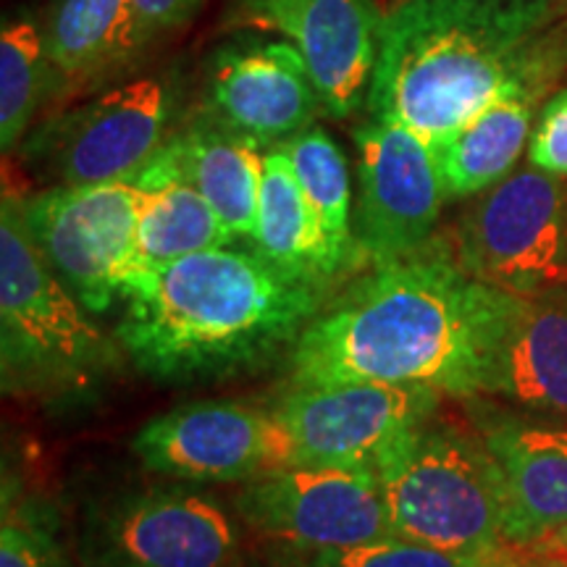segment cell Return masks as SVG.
<instances>
[{
    "label": "cell",
    "instance_id": "6da1fadb",
    "mask_svg": "<svg viewBox=\"0 0 567 567\" xmlns=\"http://www.w3.org/2000/svg\"><path fill=\"white\" fill-rule=\"evenodd\" d=\"M517 300L429 247L375 266L295 339L292 389L371 381L484 394Z\"/></svg>",
    "mask_w": 567,
    "mask_h": 567
},
{
    "label": "cell",
    "instance_id": "7a4b0ae2",
    "mask_svg": "<svg viewBox=\"0 0 567 567\" xmlns=\"http://www.w3.org/2000/svg\"><path fill=\"white\" fill-rule=\"evenodd\" d=\"M567 71V0H392L368 111L431 147L488 103L542 101Z\"/></svg>",
    "mask_w": 567,
    "mask_h": 567
},
{
    "label": "cell",
    "instance_id": "3957f363",
    "mask_svg": "<svg viewBox=\"0 0 567 567\" xmlns=\"http://www.w3.org/2000/svg\"><path fill=\"white\" fill-rule=\"evenodd\" d=\"M326 281L284 274L260 252L213 247L137 268L122 289L118 344L142 373L193 381L260 365L295 342Z\"/></svg>",
    "mask_w": 567,
    "mask_h": 567
},
{
    "label": "cell",
    "instance_id": "277c9868",
    "mask_svg": "<svg viewBox=\"0 0 567 567\" xmlns=\"http://www.w3.org/2000/svg\"><path fill=\"white\" fill-rule=\"evenodd\" d=\"M48 264L27 224L24 200L0 208V360L13 392H76L116 363V347Z\"/></svg>",
    "mask_w": 567,
    "mask_h": 567
},
{
    "label": "cell",
    "instance_id": "5b68a950",
    "mask_svg": "<svg viewBox=\"0 0 567 567\" xmlns=\"http://www.w3.org/2000/svg\"><path fill=\"white\" fill-rule=\"evenodd\" d=\"M373 473L396 538L465 557H486L505 544V484L484 439L423 423Z\"/></svg>",
    "mask_w": 567,
    "mask_h": 567
},
{
    "label": "cell",
    "instance_id": "8992f818",
    "mask_svg": "<svg viewBox=\"0 0 567 567\" xmlns=\"http://www.w3.org/2000/svg\"><path fill=\"white\" fill-rule=\"evenodd\" d=\"M457 260L467 274L509 295L565 287L567 184L530 166L478 197L457 231Z\"/></svg>",
    "mask_w": 567,
    "mask_h": 567
},
{
    "label": "cell",
    "instance_id": "52a82bcc",
    "mask_svg": "<svg viewBox=\"0 0 567 567\" xmlns=\"http://www.w3.org/2000/svg\"><path fill=\"white\" fill-rule=\"evenodd\" d=\"M140 203L134 179L61 184L24 203L34 243L90 313L122 300L137 271Z\"/></svg>",
    "mask_w": 567,
    "mask_h": 567
},
{
    "label": "cell",
    "instance_id": "ba28073f",
    "mask_svg": "<svg viewBox=\"0 0 567 567\" xmlns=\"http://www.w3.org/2000/svg\"><path fill=\"white\" fill-rule=\"evenodd\" d=\"M84 567H234L237 530L218 502L182 488L118 494L82 523Z\"/></svg>",
    "mask_w": 567,
    "mask_h": 567
},
{
    "label": "cell",
    "instance_id": "9c48e42d",
    "mask_svg": "<svg viewBox=\"0 0 567 567\" xmlns=\"http://www.w3.org/2000/svg\"><path fill=\"white\" fill-rule=\"evenodd\" d=\"M234 507L260 536L321 551L394 536L373 471L292 465L245 481Z\"/></svg>",
    "mask_w": 567,
    "mask_h": 567
},
{
    "label": "cell",
    "instance_id": "30bf717a",
    "mask_svg": "<svg viewBox=\"0 0 567 567\" xmlns=\"http://www.w3.org/2000/svg\"><path fill=\"white\" fill-rule=\"evenodd\" d=\"M134 455L147 471L184 481H252L297 465V446L276 410L195 402L137 431Z\"/></svg>",
    "mask_w": 567,
    "mask_h": 567
},
{
    "label": "cell",
    "instance_id": "8fae6325",
    "mask_svg": "<svg viewBox=\"0 0 567 567\" xmlns=\"http://www.w3.org/2000/svg\"><path fill=\"white\" fill-rule=\"evenodd\" d=\"M358 145V239L375 266L413 258L429 247L446 200L436 155L408 126L373 118L354 130Z\"/></svg>",
    "mask_w": 567,
    "mask_h": 567
},
{
    "label": "cell",
    "instance_id": "7c38bea8",
    "mask_svg": "<svg viewBox=\"0 0 567 567\" xmlns=\"http://www.w3.org/2000/svg\"><path fill=\"white\" fill-rule=\"evenodd\" d=\"M439 400L442 392L431 386L352 381L292 389L274 410L295 439L297 465L375 471Z\"/></svg>",
    "mask_w": 567,
    "mask_h": 567
},
{
    "label": "cell",
    "instance_id": "4fadbf2b",
    "mask_svg": "<svg viewBox=\"0 0 567 567\" xmlns=\"http://www.w3.org/2000/svg\"><path fill=\"white\" fill-rule=\"evenodd\" d=\"M239 13L300 51L329 116L344 118L368 101L384 19L379 0H243Z\"/></svg>",
    "mask_w": 567,
    "mask_h": 567
},
{
    "label": "cell",
    "instance_id": "5bb4252c",
    "mask_svg": "<svg viewBox=\"0 0 567 567\" xmlns=\"http://www.w3.org/2000/svg\"><path fill=\"white\" fill-rule=\"evenodd\" d=\"M168 95L158 80H137L69 113L45 130L42 153L61 184L134 179L163 145Z\"/></svg>",
    "mask_w": 567,
    "mask_h": 567
},
{
    "label": "cell",
    "instance_id": "9a60e30c",
    "mask_svg": "<svg viewBox=\"0 0 567 567\" xmlns=\"http://www.w3.org/2000/svg\"><path fill=\"white\" fill-rule=\"evenodd\" d=\"M208 95L216 122L258 147H279L313 126L323 111L292 42L226 48L213 63Z\"/></svg>",
    "mask_w": 567,
    "mask_h": 567
},
{
    "label": "cell",
    "instance_id": "2e32d148",
    "mask_svg": "<svg viewBox=\"0 0 567 567\" xmlns=\"http://www.w3.org/2000/svg\"><path fill=\"white\" fill-rule=\"evenodd\" d=\"M168 176H182L193 184L231 239L252 237L264 179V155L255 142L221 124L195 126L163 142L134 182L147 184Z\"/></svg>",
    "mask_w": 567,
    "mask_h": 567
},
{
    "label": "cell",
    "instance_id": "e0dca14e",
    "mask_svg": "<svg viewBox=\"0 0 567 567\" xmlns=\"http://www.w3.org/2000/svg\"><path fill=\"white\" fill-rule=\"evenodd\" d=\"M505 484V542L567 526V425L505 421L484 431Z\"/></svg>",
    "mask_w": 567,
    "mask_h": 567
},
{
    "label": "cell",
    "instance_id": "ac0fdd59",
    "mask_svg": "<svg viewBox=\"0 0 567 567\" xmlns=\"http://www.w3.org/2000/svg\"><path fill=\"white\" fill-rule=\"evenodd\" d=\"M484 394L567 417V292L520 295Z\"/></svg>",
    "mask_w": 567,
    "mask_h": 567
},
{
    "label": "cell",
    "instance_id": "d6986e66",
    "mask_svg": "<svg viewBox=\"0 0 567 567\" xmlns=\"http://www.w3.org/2000/svg\"><path fill=\"white\" fill-rule=\"evenodd\" d=\"M250 239L255 250L284 274L326 281L347 268L279 147L264 155L258 218Z\"/></svg>",
    "mask_w": 567,
    "mask_h": 567
},
{
    "label": "cell",
    "instance_id": "ffe728a7",
    "mask_svg": "<svg viewBox=\"0 0 567 567\" xmlns=\"http://www.w3.org/2000/svg\"><path fill=\"white\" fill-rule=\"evenodd\" d=\"M534 103L507 95L488 103L467 118L457 132L436 142V155L446 197H471L486 193L513 174L523 147L530 142Z\"/></svg>",
    "mask_w": 567,
    "mask_h": 567
},
{
    "label": "cell",
    "instance_id": "44dd1931",
    "mask_svg": "<svg viewBox=\"0 0 567 567\" xmlns=\"http://www.w3.org/2000/svg\"><path fill=\"white\" fill-rule=\"evenodd\" d=\"M42 40L53 69L82 80L130 59L147 34L130 0H53Z\"/></svg>",
    "mask_w": 567,
    "mask_h": 567
},
{
    "label": "cell",
    "instance_id": "7402d4cb",
    "mask_svg": "<svg viewBox=\"0 0 567 567\" xmlns=\"http://www.w3.org/2000/svg\"><path fill=\"white\" fill-rule=\"evenodd\" d=\"M137 268H158L231 243L210 203L182 176L137 184Z\"/></svg>",
    "mask_w": 567,
    "mask_h": 567
},
{
    "label": "cell",
    "instance_id": "603a6c76",
    "mask_svg": "<svg viewBox=\"0 0 567 567\" xmlns=\"http://www.w3.org/2000/svg\"><path fill=\"white\" fill-rule=\"evenodd\" d=\"M279 151L292 163L297 182L313 203L326 237L331 239L339 258L347 266L352 264V258H363L352 234V187L342 147L323 130L308 126L292 140L281 142Z\"/></svg>",
    "mask_w": 567,
    "mask_h": 567
},
{
    "label": "cell",
    "instance_id": "cb8c5ba5",
    "mask_svg": "<svg viewBox=\"0 0 567 567\" xmlns=\"http://www.w3.org/2000/svg\"><path fill=\"white\" fill-rule=\"evenodd\" d=\"M53 63L38 24L19 19L0 32V145H19L51 82Z\"/></svg>",
    "mask_w": 567,
    "mask_h": 567
},
{
    "label": "cell",
    "instance_id": "d4e9b609",
    "mask_svg": "<svg viewBox=\"0 0 567 567\" xmlns=\"http://www.w3.org/2000/svg\"><path fill=\"white\" fill-rule=\"evenodd\" d=\"M484 557H465L442 551L408 538H379L342 549L313 551L300 567H481Z\"/></svg>",
    "mask_w": 567,
    "mask_h": 567
},
{
    "label": "cell",
    "instance_id": "484cf974",
    "mask_svg": "<svg viewBox=\"0 0 567 567\" xmlns=\"http://www.w3.org/2000/svg\"><path fill=\"white\" fill-rule=\"evenodd\" d=\"M0 567H69L59 542L40 526L3 520L0 530Z\"/></svg>",
    "mask_w": 567,
    "mask_h": 567
},
{
    "label": "cell",
    "instance_id": "4316f807",
    "mask_svg": "<svg viewBox=\"0 0 567 567\" xmlns=\"http://www.w3.org/2000/svg\"><path fill=\"white\" fill-rule=\"evenodd\" d=\"M528 161L542 172L567 176V92L544 105L538 126L530 132Z\"/></svg>",
    "mask_w": 567,
    "mask_h": 567
},
{
    "label": "cell",
    "instance_id": "83f0119b",
    "mask_svg": "<svg viewBox=\"0 0 567 567\" xmlns=\"http://www.w3.org/2000/svg\"><path fill=\"white\" fill-rule=\"evenodd\" d=\"M481 567H567V544L555 534L534 542H505L488 551Z\"/></svg>",
    "mask_w": 567,
    "mask_h": 567
},
{
    "label": "cell",
    "instance_id": "f1b7e54d",
    "mask_svg": "<svg viewBox=\"0 0 567 567\" xmlns=\"http://www.w3.org/2000/svg\"><path fill=\"white\" fill-rule=\"evenodd\" d=\"M130 3L140 27L145 30L147 40H151L153 34L184 24L203 0H130Z\"/></svg>",
    "mask_w": 567,
    "mask_h": 567
},
{
    "label": "cell",
    "instance_id": "f546056e",
    "mask_svg": "<svg viewBox=\"0 0 567 567\" xmlns=\"http://www.w3.org/2000/svg\"><path fill=\"white\" fill-rule=\"evenodd\" d=\"M551 534H555V536H557L559 542H563V544H567V526H565V528H557V530H551Z\"/></svg>",
    "mask_w": 567,
    "mask_h": 567
},
{
    "label": "cell",
    "instance_id": "4dcf8cb0",
    "mask_svg": "<svg viewBox=\"0 0 567 567\" xmlns=\"http://www.w3.org/2000/svg\"><path fill=\"white\" fill-rule=\"evenodd\" d=\"M565 289H567V271H565Z\"/></svg>",
    "mask_w": 567,
    "mask_h": 567
}]
</instances>
